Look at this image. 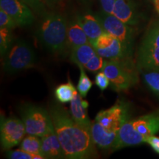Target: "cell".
Wrapping results in <instances>:
<instances>
[{"instance_id": "484cf974", "label": "cell", "mask_w": 159, "mask_h": 159, "mask_svg": "<svg viewBox=\"0 0 159 159\" xmlns=\"http://www.w3.org/2000/svg\"><path fill=\"white\" fill-rule=\"evenodd\" d=\"M7 157L11 159H43L44 157L41 155L30 153L22 150H8L7 152Z\"/></svg>"}, {"instance_id": "4316f807", "label": "cell", "mask_w": 159, "mask_h": 159, "mask_svg": "<svg viewBox=\"0 0 159 159\" xmlns=\"http://www.w3.org/2000/svg\"><path fill=\"white\" fill-rule=\"evenodd\" d=\"M104 58L100 55L97 54L91 58L88 63L84 66L85 69L91 71V72H97V71L102 70L103 66L105 63Z\"/></svg>"}, {"instance_id": "277c9868", "label": "cell", "mask_w": 159, "mask_h": 159, "mask_svg": "<svg viewBox=\"0 0 159 159\" xmlns=\"http://www.w3.org/2000/svg\"><path fill=\"white\" fill-rule=\"evenodd\" d=\"M36 55L33 47L22 39H15L13 45L2 58V68L9 74H14L33 68Z\"/></svg>"}, {"instance_id": "ac0fdd59", "label": "cell", "mask_w": 159, "mask_h": 159, "mask_svg": "<svg viewBox=\"0 0 159 159\" xmlns=\"http://www.w3.org/2000/svg\"><path fill=\"white\" fill-rule=\"evenodd\" d=\"M83 98V97L77 92L75 98L70 102V115L77 125L91 134L92 122L89 119L87 108L82 105Z\"/></svg>"}, {"instance_id": "7c38bea8", "label": "cell", "mask_w": 159, "mask_h": 159, "mask_svg": "<svg viewBox=\"0 0 159 159\" xmlns=\"http://www.w3.org/2000/svg\"><path fill=\"white\" fill-rule=\"evenodd\" d=\"M117 134L118 131L108 130L96 120L91 124V138L95 145L103 150H114L117 142Z\"/></svg>"}, {"instance_id": "cb8c5ba5", "label": "cell", "mask_w": 159, "mask_h": 159, "mask_svg": "<svg viewBox=\"0 0 159 159\" xmlns=\"http://www.w3.org/2000/svg\"><path fill=\"white\" fill-rule=\"evenodd\" d=\"M80 69V78L77 83V91L83 97H85L88 94L89 91L92 88L93 83L91 82L90 78L86 75L85 70V67L82 64H77Z\"/></svg>"}, {"instance_id": "8992f818", "label": "cell", "mask_w": 159, "mask_h": 159, "mask_svg": "<svg viewBox=\"0 0 159 159\" xmlns=\"http://www.w3.org/2000/svg\"><path fill=\"white\" fill-rule=\"evenodd\" d=\"M26 134L42 137L55 131L49 111L42 107L26 103L20 108Z\"/></svg>"}, {"instance_id": "7a4b0ae2", "label": "cell", "mask_w": 159, "mask_h": 159, "mask_svg": "<svg viewBox=\"0 0 159 159\" xmlns=\"http://www.w3.org/2000/svg\"><path fill=\"white\" fill-rule=\"evenodd\" d=\"M67 25L64 17L57 13H43L36 32L38 39L52 52L63 53L67 48Z\"/></svg>"}, {"instance_id": "5bb4252c", "label": "cell", "mask_w": 159, "mask_h": 159, "mask_svg": "<svg viewBox=\"0 0 159 159\" xmlns=\"http://www.w3.org/2000/svg\"><path fill=\"white\" fill-rule=\"evenodd\" d=\"M76 21L82 27L90 42L94 41L103 33H106L97 14L85 13L77 15Z\"/></svg>"}, {"instance_id": "52a82bcc", "label": "cell", "mask_w": 159, "mask_h": 159, "mask_svg": "<svg viewBox=\"0 0 159 159\" xmlns=\"http://www.w3.org/2000/svg\"><path fill=\"white\" fill-rule=\"evenodd\" d=\"M106 33L116 38L125 46L130 54L133 55L134 45V30L130 25L123 22L113 14L105 12L97 14Z\"/></svg>"}, {"instance_id": "2e32d148", "label": "cell", "mask_w": 159, "mask_h": 159, "mask_svg": "<svg viewBox=\"0 0 159 159\" xmlns=\"http://www.w3.org/2000/svg\"><path fill=\"white\" fill-rule=\"evenodd\" d=\"M113 15L130 26L137 25L139 20L133 0H116Z\"/></svg>"}, {"instance_id": "f1b7e54d", "label": "cell", "mask_w": 159, "mask_h": 159, "mask_svg": "<svg viewBox=\"0 0 159 159\" xmlns=\"http://www.w3.org/2000/svg\"><path fill=\"white\" fill-rule=\"evenodd\" d=\"M95 84L101 91H105L111 85L110 80L102 71H99L95 77Z\"/></svg>"}, {"instance_id": "d6a6232c", "label": "cell", "mask_w": 159, "mask_h": 159, "mask_svg": "<svg viewBox=\"0 0 159 159\" xmlns=\"http://www.w3.org/2000/svg\"><path fill=\"white\" fill-rule=\"evenodd\" d=\"M153 2L156 11L158 12V13L159 14V0H153Z\"/></svg>"}, {"instance_id": "6da1fadb", "label": "cell", "mask_w": 159, "mask_h": 159, "mask_svg": "<svg viewBox=\"0 0 159 159\" xmlns=\"http://www.w3.org/2000/svg\"><path fill=\"white\" fill-rule=\"evenodd\" d=\"M49 114L66 158L85 159L97 156L91 134L77 125L64 108L53 104Z\"/></svg>"}, {"instance_id": "3957f363", "label": "cell", "mask_w": 159, "mask_h": 159, "mask_svg": "<svg viewBox=\"0 0 159 159\" xmlns=\"http://www.w3.org/2000/svg\"><path fill=\"white\" fill-rule=\"evenodd\" d=\"M136 65L132 58L105 60L102 70L110 80L111 87L116 91L128 90L138 81Z\"/></svg>"}, {"instance_id": "9c48e42d", "label": "cell", "mask_w": 159, "mask_h": 159, "mask_svg": "<svg viewBox=\"0 0 159 159\" xmlns=\"http://www.w3.org/2000/svg\"><path fill=\"white\" fill-rule=\"evenodd\" d=\"M90 43L97 54L103 58L123 60L133 57V55L129 52L125 46L119 39L108 33H103Z\"/></svg>"}, {"instance_id": "ffe728a7", "label": "cell", "mask_w": 159, "mask_h": 159, "mask_svg": "<svg viewBox=\"0 0 159 159\" xmlns=\"http://www.w3.org/2000/svg\"><path fill=\"white\" fill-rule=\"evenodd\" d=\"M96 54L94 47L89 42L71 49L70 60L76 64L79 63L84 66Z\"/></svg>"}, {"instance_id": "d4e9b609", "label": "cell", "mask_w": 159, "mask_h": 159, "mask_svg": "<svg viewBox=\"0 0 159 159\" xmlns=\"http://www.w3.org/2000/svg\"><path fill=\"white\" fill-rule=\"evenodd\" d=\"M143 80L150 90L159 97V71H143Z\"/></svg>"}, {"instance_id": "ba28073f", "label": "cell", "mask_w": 159, "mask_h": 159, "mask_svg": "<svg viewBox=\"0 0 159 159\" xmlns=\"http://www.w3.org/2000/svg\"><path fill=\"white\" fill-rule=\"evenodd\" d=\"M131 114L129 103L123 99H119L108 109L99 111L95 120L110 130H116L130 120Z\"/></svg>"}, {"instance_id": "d6986e66", "label": "cell", "mask_w": 159, "mask_h": 159, "mask_svg": "<svg viewBox=\"0 0 159 159\" xmlns=\"http://www.w3.org/2000/svg\"><path fill=\"white\" fill-rule=\"evenodd\" d=\"M90 42L80 25L76 21H71L67 27V47L71 49L77 46Z\"/></svg>"}, {"instance_id": "f546056e", "label": "cell", "mask_w": 159, "mask_h": 159, "mask_svg": "<svg viewBox=\"0 0 159 159\" xmlns=\"http://www.w3.org/2000/svg\"><path fill=\"white\" fill-rule=\"evenodd\" d=\"M38 13H43L44 5L42 0H21Z\"/></svg>"}, {"instance_id": "4dcf8cb0", "label": "cell", "mask_w": 159, "mask_h": 159, "mask_svg": "<svg viewBox=\"0 0 159 159\" xmlns=\"http://www.w3.org/2000/svg\"><path fill=\"white\" fill-rule=\"evenodd\" d=\"M102 11L108 14H113L116 0H99Z\"/></svg>"}, {"instance_id": "9a60e30c", "label": "cell", "mask_w": 159, "mask_h": 159, "mask_svg": "<svg viewBox=\"0 0 159 159\" xmlns=\"http://www.w3.org/2000/svg\"><path fill=\"white\" fill-rule=\"evenodd\" d=\"M137 132L148 138L159 131V110L131 120Z\"/></svg>"}, {"instance_id": "30bf717a", "label": "cell", "mask_w": 159, "mask_h": 159, "mask_svg": "<svg viewBox=\"0 0 159 159\" xmlns=\"http://www.w3.org/2000/svg\"><path fill=\"white\" fill-rule=\"evenodd\" d=\"M25 134V126L22 119L16 116L5 117L2 115L0 139L4 150H10L19 144L22 141Z\"/></svg>"}, {"instance_id": "44dd1931", "label": "cell", "mask_w": 159, "mask_h": 159, "mask_svg": "<svg viewBox=\"0 0 159 159\" xmlns=\"http://www.w3.org/2000/svg\"><path fill=\"white\" fill-rule=\"evenodd\" d=\"M77 92L78 91L76 90L75 85L69 80L66 83L60 85L55 89V95L58 102L67 103L70 102L75 98Z\"/></svg>"}, {"instance_id": "5b68a950", "label": "cell", "mask_w": 159, "mask_h": 159, "mask_svg": "<svg viewBox=\"0 0 159 159\" xmlns=\"http://www.w3.org/2000/svg\"><path fill=\"white\" fill-rule=\"evenodd\" d=\"M136 65L142 71H159V21L145 34L138 49Z\"/></svg>"}, {"instance_id": "7402d4cb", "label": "cell", "mask_w": 159, "mask_h": 159, "mask_svg": "<svg viewBox=\"0 0 159 159\" xmlns=\"http://www.w3.org/2000/svg\"><path fill=\"white\" fill-rule=\"evenodd\" d=\"M19 148L21 150L30 153L41 155V138L39 136L28 134V136L25 137L20 142Z\"/></svg>"}, {"instance_id": "4fadbf2b", "label": "cell", "mask_w": 159, "mask_h": 159, "mask_svg": "<svg viewBox=\"0 0 159 159\" xmlns=\"http://www.w3.org/2000/svg\"><path fill=\"white\" fill-rule=\"evenodd\" d=\"M148 138L142 136L135 130L131 120L128 121L119 129L117 134V142L114 150L125 147L135 146L146 143Z\"/></svg>"}, {"instance_id": "836d02e7", "label": "cell", "mask_w": 159, "mask_h": 159, "mask_svg": "<svg viewBox=\"0 0 159 159\" xmlns=\"http://www.w3.org/2000/svg\"><path fill=\"white\" fill-rule=\"evenodd\" d=\"M46 1H47L48 2H55L58 1V0H46Z\"/></svg>"}, {"instance_id": "8fae6325", "label": "cell", "mask_w": 159, "mask_h": 159, "mask_svg": "<svg viewBox=\"0 0 159 159\" xmlns=\"http://www.w3.org/2000/svg\"><path fill=\"white\" fill-rule=\"evenodd\" d=\"M0 7L11 16L19 26L30 25L35 20L29 6L21 0H0Z\"/></svg>"}, {"instance_id": "603a6c76", "label": "cell", "mask_w": 159, "mask_h": 159, "mask_svg": "<svg viewBox=\"0 0 159 159\" xmlns=\"http://www.w3.org/2000/svg\"><path fill=\"white\" fill-rule=\"evenodd\" d=\"M14 41L11 29L0 27V55L2 58L8 52Z\"/></svg>"}, {"instance_id": "1f68e13d", "label": "cell", "mask_w": 159, "mask_h": 159, "mask_svg": "<svg viewBox=\"0 0 159 159\" xmlns=\"http://www.w3.org/2000/svg\"><path fill=\"white\" fill-rule=\"evenodd\" d=\"M146 143L150 144L152 150L159 154V137L156 136L155 135L149 136L147 139Z\"/></svg>"}, {"instance_id": "83f0119b", "label": "cell", "mask_w": 159, "mask_h": 159, "mask_svg": "<svg viewBox=\"0 0 159 159\" xmlns=\"http://www.w3.org/2000/svg\"><path fill=\"white\" fill-rule=\"evenodd\" d=\"M17 24L11 16L7 14L2 9L0 10V27L9 29H14Z\"/></svg>"}, {"instance_id": "e0dca14e", "label": "cell", "mask_w": 159, "mask_h": 159, "mask_svg": "<svg viewBox=\"0 0 159 159\" xmlns=\"http://www.w3.org/2000/svg\"><path fill=\"white\" fill-rule=\"evenodd\" d=\"M41 138V153L44 157V158H66L63 148L55 130Z\"/></svg>"}]
</instances>
